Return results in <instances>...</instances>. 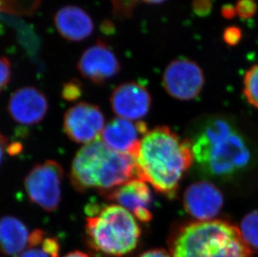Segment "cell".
I'll return each instance as SVG.
<instances>
[{
	"label": "cell",
	"instance_id": "9",
	"mask_svg": "<svg viewBox=\"0 0 258 257\" xmlns=\"http://www.w3.org/2000/svg\"><path fill=\"white\" fill-rule=\"evenodd\" d=\"M77 70L86 80L101 85L115 77L120 72L121 66L112 49L102 39H98L82 53Z\"/></svg>",
	"mask_w": 258,
	"mask_h": 257
},
{
	"label": "cell",
	"instance_id": "17",
	"mask_svg": "<svg viewBox=\"0 0 258 257\" xmlns=\"http://www.w3.org/2000/svg\"><path fill=\"white\" fill-rule=\"evenodd\" d=\"M58 239L36 229L30 232L27 247L16 257H59Z\"/></svg>",
	"mask_w": 258,
	"mask_h": 257
},
{
	"label": "cell",
	"instance_id": "8",
	"mask_svg": "<svg viewBox=\"0 0 258 257\" xmlns=\"http://www.w3.org/2000/svg\"><path fill=\"white\" fill-rule=\"evenodd\" d=\"M105 127V115L100 107L80 102L66 112L63 119L64 133L75 143L87 144L100 140Z\"/></svg>",
	"mask_w": 258,
	"mask_h": 257
},
{
	"label": "cell",
	"instance_id": "28",
	"mask_svg": "<svg viewBox=\"0 0 258 257\" xmlns=\"http://www.w3.org/2000/svg\"><path fill=\"white\" fill-rule=\"evenodd\" d=\"M10 145L9 139L5 135L0 133V165H1L3 160H4L5 153L8 152V149H9Z\"/></svg>",
	"mask_w": 258,
	"mask_h": 257
},
{
	"label": "cell",
	"instance_id": "16",
	"mask_svg": "<svg viewBox=\"0 0 258 257\" xmlns=\"http://www.w3.org/2000/svg\"><path fill=\"white\" fill-rule=\"evenodd\" d=\"M30 232L23 221L15 216L0 217V252L17 256L27 247Z\"/></svg>",
	"mask_w": 258,
	"mask_h": 257
},
{
	"label": "cell",
	"instance_id": "31",
	"mask_svg": "<svg viewBox=\"0 0 258 257\" xmlns=\"http://www.w3.org/2000/svg\"><path fill=\"white\" fill-rule=\"evenodd\" d=\"M143 2L147 3V4H151V5H159V4H162L166 0H142Z\"/></svg>",
	"mask_w": 258,
	"mask_h": 257
},
{
	"label": "cell",
	"instance_id": "25",
	"mask_svg": "<svg viewBox=\"0 0 258 257\" xmlns=\"http://www.w3.org/2000/svg\"><path fill=\"white\" fill-rule=\"evenodd\" d=\"M192 10L198 17H207L213 9L212 0H192Z\"/></svg>",
	"mask_w": 258,
	"mask_h": 257
},
{
	"label": "cell",
	"instance_id": "13",
	"mask_svg": "<svg viewBox=\"0 0 258 257\" xmlns=\"http://www.w3.org/2000/svg\"><path fill=\"white\" fill-rule=\"evenodd\" d=\"M102 197L126 209L141 222L148 223L152 220L151 189L148 184L139 178L106 192Z\"/></svg>",
	"mask_w": 258,
	"mask_h": 257
},
{
	"label": "cell",
	"instance_id": "21",
	"mask_svg": "<svg viewBox=\"0 0 258 257\" xmlns=\"http://www.w3.org/2000/svg\"><path fill=\"white\" fill-rule=\"evenodd\" d=\"M83 92L81 82L76 79H72L64 83L61 90V96L63 100L70 102H74L81 97Z\"/></svg>",
	"mask_w": 258,
	"mask_h": 257
},
{
	"label": "cell",
	"instance_id": "24",
	"mask_svg": "<svg viewBox=\"0 0 258 257\" xmlns=\"http://www.w3.org/2000/svg\"><path fill=\"white\" fill-rule=\"evenodd\" d=\"M243 34L241 28L231 25V26L227 27L222 34V39L225 43L230 47H234L241 41Z\"/></svg>",
	"mask_w": 258,
	"mask_h": 257
},
{
	"label": "cell",
	"instance_id": "23",
	"mask_svg": "<svg viewBox=\"0 0 258 257\" xmlns=\"http://www.w3.org/2000/svg\"><path fill=\"white\" fill-rule=\"evenodd\" d=\"M12 77L11 63L6 57L0 56V94L10 84Z\"/></svg>",
	"mask_w": 258,
	"mask_h": 257
},
{
	"label": "cell",
	"instance_id": "26",
	"mask_svg": "<svg viewBox=\"0 0 258 257\" xmlns=\"http://www.w3.org/2000/svg\"><path fill=\"white\" fill-rule=\"evenodd\" d=\"M138 257H172L171 253L165 249H151L142 252Z\"/></svg>",
	"mask_w": 258,
	"mask_h": 257
},
{
	"label": "cell",
	"instance_id": "3",
	"mask_svg": "<svg viewBox=\"0 0 258 257\" xmlns=\"http://www.w3.org/2000/svg\"><path fill=\"white\" fill-rule=\"evenodd\" d=\"M172 257H251L238 227L227 221L212 220L185 224L169 240Z\"/></svg>",
	"mask_w": 258,
	"mask_h": 257
},
{
	"label": "cell",
	"instance_id": "11",
	"mask_svg": "<svg viewBox=\"0 0 258 257\" xmlns=\"http://www.w3.org/2000/svg\"><path fill=\"white\" fill-rule=\"evenodd\" d=\"M224 205V197L216 184L207 180L190 184L183 195L186 213L198 221L215 220Z\"/></svg>",
	"mask_w": 258,
	"mask_h": 257
},
{
	"label": "cell",
	"instance_id": "15",
	"mask_svg": "<svg viewBox=\"0 0 258 257\" xmlns=\"http://www.w3.org/2000/svg\"><path fill=\"white\" fill-rule=\"evenodd\" d=\"M54 26L62 38L71 42H81L93 34L95 24L86 10L77 5H66L54 16Z\"/></svg>",
	"mask_w": 258,
	"mask_h": 257
},
{
	"label": "cell",
	"instance_id": "29",
	"mask_svg": "<svg viewBox=\"0 0 258 257\" xmlns=\"http://www.w3.org/2000/svg\"><path fill=\"white\" fill-rule=\"evenodd\" d=\"M221 14H222V17L226 19V20H232V19L236 17V15L235 6L231 5H224V6L222 8Z\"/></svg>",
	"mask_w": 258,
	"mask_h": 257
},
{
	"label": "cell",
	"instance_id": "27",
	"mask_svg": "<svg viewBox=\"0 0 258 257\" xmlns=\"http://www.w3.org/2000/svg\"><path fill=\"white\" fill-rule=\"evenodd\" d=\"M20 0H0V11L15 12L18 10Z\"/></svg>",
	"mask_w": 258,
	"mask_h": 257
},
{
	"label": "cell",
	"instance_id": "4",
	"mask_svg": "<svg viewBox=\"0 0 258 257\" xmlns=\"http://www.w3.org/2000/svg\"><path fill=\"white\" fill-rule=\"evenodd\" d=\"M86 213V238L93 250L109 256L123 257L137 247L142 229L126 209L116 204H90Z\"/></svg>",
	"mask_w": 258,
	"mask_h": 257
},
{
	"label": "cell",
	"instance_id": "22",
	"mask_svg": "<svg viewBox=\"0 0 258 257\" xmlns=\"http://www.w3.org/2000/svg\"><path fill=\"white\" fill-rule=\"evenodd\" d=\"M236 15L242 20H250L257 12V5L255 0H237L236 5Z\"/></svg>",
	"mask_w": 258,
	"mask_h": 257
},
{
	"label": "cell",
	"instance_id": "10",
	"mask_svg": "<svg viewBox=\"0 0 258 257\" xmlns=\"http://www.w3.org/2000/svg\"><path fill=\"white\" fill-rule=\"evenodd\" d=\"M110 107L119 118L141 121L151 110L152 99L148 89L136 81L123 83L113 90Z\"/></svg>",
	"mask_w": 258,
	"mask_h": 257
},
{
	"label": "cell",
	"instance_id": "5",
	"mask_svg": "<svg viewBox=\"0 0 258 257\" xmlns=\"http://www.w3.org/2000/svg\"><path fill=\"white\" fill-rule=\"evenodd\" d=\"M63 179V167L55 160L36 164L24 181L28 198L47 212L56 211L60 204Z\"/></svg>",
	"mask_w": 258,
	"mask_h": 257
},
{
	"label": "cell",
	"instance_id": "6",
	"mask_svg": "<svg viewBox=\"0 0 258 257\" xmlns=\"http://www.w3.org/2000/svg\"><path fill=\"white\" fill-rule=\"evenodd\" d=\"M110 151L100 140L81 147L74 157L69 175L74 189L80 193L97 190Z\"/></svg>",
	"mask_w": 258,
	"mask_h": 257
},
{
	"label": "cell",
	"instance_id": "19",
	"mask_svg": "<svg viewBox=\"0 0 258 257\" xmlns=\"http://www.w3.org/2000/svg\"><path fill=\"white\" fill-rule=\"evenodd\" d=\"M243 94L249 104L258 109V63L251 66L245 74Z\"/></svg>",
	"mask_w": 258,
	"mask_h": 257
},
{
	"label": "cell",
	"instance_id": "14",
	"mask_svg": "<svg viewBox=\"0 0 258 257\" xmlns=\"http://www.w3.org/2000/svg\"><path fill=\"white\" fill-rule=\"evenodd\" d=\"M147 131V125L143 121H132L117 117L105 124L100 141L112 151L134 156Z\"/></svg>",
	"mask_w": 258,
	"mask_h": 257
},
{
	"label": "cell",
	"instance_id": "18",
	"mask_svg": "<svg viewBox=\"0 0 258 257\" xmlns=\"http://www.w3.org/2000/svg\"><path fill=\"white\" fill-rule=\"evenodd\" d=\"M238 229L246 247L251 252L258 253V210L246 214Z\"/></svg>",
	"mask_w": 258,
	"mask_h": 257
},
{
	"label": "cell",
	"instance_id": "12",
	"mask_svg": "<svg viewBox=\"0 0 258 257\" xmlns=\"http://www.w3.org/2000/svg\"><path fill=\"white\" fill-rule=\"evenodd\" d=\"M49 100L41 90L34 86L20 88L8 100V113L17 124H39L49 111Z\"/></svg>",
	"mask_w": 258,
	"mask_h": 257
},
{
	"label": "cell",
	"instance_id": "20",
	"mask_svg": "<svg viewBox=\"0 0 258 257\" xmlns=\"http://www.w3.org/2000/svg\"><path fill=\"white\" fill-rule=\"evenodd\" d=\"M113 15L117 19L125 20L134 14L139 0H110Z\"/></svg>",
	"mask_w": 258,
	"mask_h": 257
},
{
	"label": "cell",
	"instance_id": "7",
	"mask_svg": "<svg viewBox=\"0 0 258 257\" xmlns=\"http://www.w3.org/2000/svg\"><path fill=\"white\" fill-rule=\"evenodd\" d=\"M205 85L202 69L195 61L175 58L166 66L162 76V85L170 96L187 101L198 97Z\"/></svg>",
	"mask_w": 258,
	"mask_h": 257
},
{
	"label": "cell",
	"instance_id": "1",
	"mask_svg": "<svg viewBox=\"0 0 258 257\" xmlns=\"http://www.w3.org/2000/svg\"><path fill=\"white\" fill-rule=\"evenodd\" d=\"M188 141L194 162L208 177L230 180L253 163L248 138L226 117H207L196 126Z\"/></svg>",
	"mask_w": 258,
	"mask_h": 257
},
{
	"label": "cell",
	"instance_id": "2",
	"mask_svg": "<svg viewBox=\"0 0 258 257\" xmlns=\"http://www.w3.org/2000/svg\"><path fill=\"white\" fill-rule=\"evenodd\" d=\"M134 156L138 178L171 199L194 163L188 139L182 140L166 126L147 131Z\"/></svg>",
	"mask_w": 258,
	"mask_h": 257
},
{
	"label": "cell",
	"instance_id": "30",
	"mask_svg": "<svg viewBox=\"0 0 258 257\" xmlns=\"http://www.w3.org/2000/svg\"><path fill=\"white\" fill-rule=\"evenodd\" d=\"M63 257H90L86 254V253L82 252V251H79L76 250L73 252L69 253L67 255H64Z\"/></svg>",
	"mask_w": 258,
	"mask_h": 257
}]
</instances>
